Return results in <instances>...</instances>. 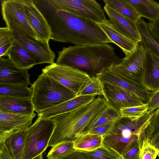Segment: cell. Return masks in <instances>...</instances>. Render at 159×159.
Wrapping results in <instances>:
<instances>
[{
    "label": "cell",
    "instance_id": "obj_1",
    "mask_svg": "<svg viewBox=\"0 0 159 159\" xmlns=\"http://www.w3.org/2000/svg\"><path fill=\"white\" fill-rule=\"evenodd\" d=\"M43 3L48 10L43 14L51 27V39L78 46L113 43L94 21Z\"/></svg>",
    "mask_w": 159,
    "mask_h": 159
},
{
    "label": "cell",
    "instance_id": "obj_2",
    "mask_svg": "<svg viewBox=\"0 0 159 159\" xmlns=\"http://www.w3.org/2000/svg\"><path fill=\"white\" fill-rule=\"evenodd\" d=\"M115 48L108 44L64 47L58 52L56 63L78 69L87 73L96 72L118 64L122 58L118 56Z\"/></svg>",
    "mask_w": 159,
    "mask_h": 159
},
{
    "label": "cell",
    "instance_id": "obj_3",
    "mask_svg": "<svg viewBox=\"0 0 159 159\" xmlns=\"http://www.w3.org/2000/svg\"><path fill=\"white\" fill-rule=\"evenodd\" d=\"M108 105L104 98L99 96L71 111L52 117L56 126L48 147H53L61 142L74 141Z\"/></svg>",
    "mask_w": 159,
    "mask_h": 159
},
{
    "label": "cell",
    "instance_id": "obj_4",
    "mask_svg": "<svg viewBox=\"0 0 159 159\" xmlns=\"http://www.w3.org/2000/svg\"><path fill=\"white\" fill-rule=\"evenodd\" d=\"M31 87V99L35 111L38 113L76 96L58 81L43 73Z\"/></svg>",
    "mask_w": 159,
    "mask_h": 159
},
{
    "label": "cell",
    "instance_id": "obj_5",
    "mask_svg": "<svg viewBox=\"0 0 159 159\" xmlns=\"http://www.w3.org/2000/svg\"><path fill=\"white\" fill-rule=\"evenodd\" d=\"M56 125L51 119L38 117L26 130L21 159H32L43 154L48 145Z\"/></svg>",
    "mask_w": 159,
    "mask_h": 159
},
{
    "label": "cell",
    "instance_id": "obj_6",
    "mask_svg": "<svg viewBox=\"0 0 159 159\" xmlns=\"http://www.w3.org/2000/svg\"><path fill=\"white\" fill-rule=\"evenodd\" d=\"M27 0H4L1 13L7 27L13 32L39 40L25 14ZM40 41V40H39Z\"/></svg>",
    "mask_w": 159,
    "mask_h": 159
},
{
    "label": "cell",
    "instance_id": "obj_7",
    "mask_svg": "<svg viewBox=\"0 0 159 159\" xmlns=\"http://www.w3.org/2000/svg\"><path fill=\"white\" fill-rule=\"evenodd\" d=\"M46 3L55 9L66 11L97 23L107 22L104 10L94 0H49Z\"/></svg>",
    "mask_w": 159,
    "mask_h": 159
},
{
    "label": "cell",
    "instance_id": "obj_8",
    "mask_svg": "<svg viewBox=\"0 0 159 159\" xmlns=\"http://www.w3.org/2000/svg\"><path fill=\"white\" fill-rule=\"evenodd\" d=\"M145 58V49L139 44L132 53L122 58L121 63L113 64L107 69L122 78L143 85Z\"/></svg>",
    "mask_w": 159,
    "mask_h": 159
},
{
    "label": "cell",
    "instance_id": "obj_9",
    "mask_svg": "<svg viewBox=\"0 0 159 159\" xmlns=\"http://www.w3.org/2000/svg\"><path fill=\"white\" fill-rule=\"evenodd\" d=\"M42 70V73L58 81L76 96L90 77L85 72L56 63L46 66Z\"/></svg>",
    "mask_w": 159,
    "mask_h": 159
},
{
    "label": "cell",
    "instance_id": "obj_10",
    "mask_svg": "<svg viewBox=\"0 0 159 159\" xmlns=\"http://www.w3.org/2000/svg\"><path fill=\"white\" fill-rule=\"evenodd\" d=\"M36 114L11 113L0 111V144L15 132L31 126Z\"/></svg>",
    "mask_w": 159,
    "mask_h": 159
},
{
    "label": "cell",
    "instance_id": "obj_11",
    "mask_svg": "<svg viewBox=\"0 0 159 159\" xmlns=\"http://www.w3.org/2000/svg\"><path fill=\"white\" fill-rule=\"evenodd\" d=\"M104 10L109 21L118 32L135 43H141L143 39L136 23L122 15L108 5L105 4Z\"/></svg>",
    "mask_w": 159,
    "mask_h": 159
},
{
    "label": "cell",
    "instance_id": "obj_12",
    "mask_svg": "<svg viewBox=\"0 0 159 159\" xmlns=\"http://www.w3.org/2000/svg\"><path fill=\"white\" fill-rule=\"evenodd\" d=\"M15 40L36 58L37 64L54 63L55 54L51 49L48 42H43L31 37L14 33Z\"/></svg>",
    "mask_w": 159,
    "mask_h": 159
},
{
    "label": "cell",
    "instance_id": "obj_13",
    "mask_svg": "<svg viewBox=\"0 0 159 159\" xmlns=\"http://www.w3.org/2000/svg\"><path fill=\"white\" fill-rule=\"evenodd\" d=\"M104 84L117 86L135 94L144 103L148 101L151 93L141 84L122 78L104 69L96 74Z\"/></svg>",
    "mask_w": 159,
    "mask_h": 159
},
{
    "label": "cell",
    "instance_id": "obj_14",
    "mask_svg": "<svg viewBox=\"0 0 159 159\" xmlns=\"http://www.w3.org/2000/svg\"><path fill=\"white\" fill-rule=\"evenodd\" d=\"M104 84L106 100L113 108L119 110L122 108L139 106L145 103L133 93L122 88Z\"/></svg>",
    "mask_w": 159,
    "mask_h": 159
},
{
    "label": "cell",
    "instance_id": "obj_15",
    "mask_svg": "<svg viewBox=\"0 0 159 159\" xmlns=\"http://www.w3.org/2000/svg\"><path fill=\"white\" fill-rule=\"evenodd\" d=\"M25 14L39 40L49 42L51 39V27L44 15L36 6L33 0H27Z\"/></svg>",
    "mask_w": 159,
    "mask_h": 159
},
{
    "label": "cell",
    "instance_id": "obj_16",
    "mask_svg": "<svg viewBox=\"0 0 159 159\" xmlns=\"http://www.w3.org/2000/svg\"><path fill=\"white\" fill-rule=\"evenodd\" d=\"M28 70L18 67L8 58L0 57V84L31 86Z\"/></svg>",
    "mask_w": 159,
    "mask_h": 159
},
{
    "label": "cell",
    "instance_id": "obj_17",
    "mask_svg": "<svg viewBox=\"0 0 159 159\" xmlns=\"http://www.w3.org/2000/svg\"><path fill=\"white\" fill-rule=\"evenodd\" d=\"M145 50L142 84L146 89L153 92L159 89V57L149 50Z\"/></svg>",
    "mask_w": 159,
    "mask_h": 159
},
{
    "label": "cell",
    "instance_id": "obj_18",
    "mask_svg": "<svg viewBox=\"0 0 159 159\" xmlns=\"http://www.w3.org/2000/svg\"><path fill=\"white\" fill-rule=\"evenodd\" d=\"M96 95L77 96L59 105L43 110L38 113V117L51 119L53 116L71 111L94 100Z\"/></svg>",
    "mask_w": 159,
    "mask_h": 159
},
{
    "label": "cell",
    "instance_id": "obj_19",
    "mask_svg": "<svg viewBox=\"0 0 159 159\" xmlns=\"http://www.w3.org/2000/svg\"><path fill=\"white\" fill-rule=\"evenodd\" d=\"M35 109L31 98L0 96V111L11 113L29 114Z\"/></svg>",
    "mask_w": 159,
    "mask_h": 159
},
{
    "label": "cell",
    "instance_id": "obj_20",
    "mask_svg": "<svg viewBox=\"0 0 159 159\" xmlns=\"http://www.w3.org/2000/svg\"><path fill=\"white\" fill-rule=\"evenodd\" d=\"M102 145L114 150L122 156L134 146L139 145L141 148L142 143L139 138L129 137L120 133L103 136Z\"/></svg>",
    "mask_w": 159,
    "mask_h": 159
},
{
    "label": "cell",
    "instance_id": "obj_21",
    "mask_svg": "<svg viewBox=\"0 0 159 159\" xmlns=\"http://www.w3.org/2000/svg\"><path fill=\"white\" fill-rule=\"evenodd\" d=\"M7 56L9 59L20 68L29 69L37 65L36 57L15 40Z\"/></svg>",
    "mask_w": 159,
    "mask_h": 159
},
{
    "label": "cell",
    "instance_id": "obj_22",
    "mask_svg": "<svg viewBox=\"0 0 159 159\" xmlns=\"http://www.w3.org/2000/svg\"><path fill=\"white\" fill-rule=\"evenodd\" d=\"M97 24L113 43L122 50L126 56L132 53L139 44L117 31L113 28L109 20L105 23Z\"/></svg>",
    "mask_w": 159,
    "mask_h": 159
},
{
    "label": "cell",
    "instance_id": "obj_23",
    "mask_svg": "<svg viewBox=\"0 0 159 159\" xmlns=\"http://www.w3.org/2000/svg\"><path fill=\"white\" fill-rule=\"evenodd\" d=\"M139 16L154 22L159 18V3L152 0H126Z\"/></svg>",
    "mask_w": 159,
    "mask_h": 159
},
{
    "label": "cell",
    "instance_id": "obj_24",
    "mask_svg": "<svg viewBox=\"0 0 159 159\" xmlns=\"http://www.w3.org/2000/svg\"><path fill=\"white\" fill-rule=\"evenodd\" d=\"M73 141L74 147L75 150L91 151L102 145L103 136L94 134L81 135L77 137Z\"/></svg>",
    "mask_w": 159,
    "mask_h": 159
},
{
    "label": "cell",
    "instance_id": "obj_25",
    "mask_svg": "<svg viewBox=\"0 0 159 159\" xmlns=\"http://www.w3.org/2000/svg\"><path fill=\"white\" fill-rule=\"evenodd\" d=\"M27 129H21L15 132L11 135L5 142L13 159H21Z\"/></svg>",
    "mask_w": 159,
    "mask_h": 159
},
{
    "label": "cell",
    "instance_id": "obj_26",
    "mask_svg": "<svg viewBox=\"0 0 159 159\" xmlns=\"http://www.w3.org/2000/svg\"><path fill=\"white\" fill-rule=\"evenodd\" d=\"M136 24L143 39L141 44L145 49L149 50L159 57V44L151 34L148 23L140 18L137 21Z\"/></svg>",
    "mask_w": 159,
    "mask_h": 159
},
{
    "label": "cell",
    "instance_id": "obj_27",
    "mask_svg": "<svg viewBox=\"0 0 159 159\" xmlns=\"http://www.w3.org/2000/svg\"><path fill=\"white\" fill-rule=\"evenodd\" d=\"M121 117L120 111L109 104L103 111L91 121L84 131L109 122L116 120Z\"/></svg>",
    "mask_w": 159,
    "mask_h": 159
},
{
    "label": "cell",
    "instance_id": "obj_28",
    "mask_svg": "<svg viewBox=\"0 0 159 159\" xmlns=\"http://www.w3.org/2000/svg\"><path fill=\"white\" fill-rule=\"evenodd\" d=\"M108 5L119 13L136 23L140 18L133 7L126 0H104Z\"/></svg>",
    "mask_w": 159,
    "mask_h": 159
},
{
    "label": "cell",
    "instance_id": "obj_29",
    "mask_svg": "<svg viewBox=\"0 0 159 159\" xmlns=\"http://www.w3.org/2000/svg\"><path fill=\"white\" fill-rule=\"evenodd\" d=\"M32 88L24 85L0 84V96L31 98Z\"/></svg>",
    "mask_w": 159,
    "mask_h": 159
},
{
    "label": "cell",
    "instance_id": "obj_30",
    "mask_svg": "<svg viewBox=\"0 0 159 159\" xmlns=\"http://www.w3.org/2000/svg\"><path fill=\"white\" fill-rule=\"evenodd\" d=\"M94 94L103 96L106 100L104 84L97 76L90 77L87 80L77 96Z\"/></svg>",
    "mask_w": 159,
    "mask_h": 159
},
{
    "label": "cell",
    "instance_id": "obj_31",
    "mask_svg": "<svg viewBox=\"0 0 159 159\" xmlns=\"http://www.w3.org/2000/svg\"><path fill=\"white\" fill-rule=\"evenodd\" d=\"M75 150L74 147L73 141H64L59 143L52 147L47 157L48 159H58Z\"/></svg>",
    "mask_w": 159,
    "mask_h": 159
},
{
    "label": "cell",
    "instance_id": "obj_32",
    "mask_svg": "<svg viewBox=\"0 0 159 159\" xmlns=\"http://www.w3.org/2000/svg\"><path fill=\"white\" fill-rule=\"evenodd\" d=\"M15 39L13 32L7 27L0 28V57L7 56Z\"/></svg>",
    "mask_w": 159,
    "mask_h": 159
},
{
    "label": "cell",
    "instance_id": "obj_33",
    "mask_svg": "<svg viewBox=\"0 0 159 159\" xmlns=\"http://www.w3.org/2000/svg\"><path fill=\"white\" fill-rule=\"evenodd\" d=\"M119 111L122 117L134 120L143 116L149 111L147 104L145 103L139 106L122 108Z\"/></svg>",
    "mask_w": 159,
    "mask_h": 159
},
{
    "label": "cell",
    "instance_id": "obj_34",
    "mask_svg": "<svg viewBox=\"0 0 159 159\" xmlns=\"http://www.w3.org/2000/svg\"><path fill=\"white\" fill-rule=\"evenodd\" d=\"M159 133V107L152 112L149 123L143 134V140L149 141Z\"/></svg>",
    "mask_w": 159,
    "mask_h": 159
},
{
    "label": "cell",
    "instance_id": "obj_35",
    "mask_svg": "<svg viewBox=\"0 0 159 159\" xmlns=\"http://www.w3.org/2000/svg\"><path fill=\"white\" fill-rule=\"evenodd\" d=\"M86 152L95 159H122L116 152L103 145L95 150Z\"/></svg>",
    "mask_w": 159,
    "mask_h": 159
},
{
    "label": "cell",
    "instance_id": "obj_36",
    "mask_svg": "<svg viewBox=\"0 0 159 159\" xmlns=\"http://www.w3.org/2000/svg\"><path fill=\"white\" fill-rule=\"evenodd\" d=\"M158 150L148 140L143 141L140 154V159H156Z\"/></svg>",
    "mask_w": 159,
    "mask_h": 159
},
{
    "label": "cell",
    "instance_id": "obj_37",
    "mask_svg": "<svg viewBox=\"0 0 159 159\" xmlns=\"http://www.w3.org/2000/svg\"><path fill=\"white\" fill-rule=\"evenodd\" d=\"M116 121L110 122L84 131L79 136L87 134H94L102 135L103 136L107 135L111 129Z\"/></svg>",
    "mask_w": 159,
    "mask_h": 159
},
{
    "label": "cell",
    "instance_id": "obj_38",
    "mask_svg": "<svg viewBox=\"0 0 159 159\" xmlns=\"http://www.w3.org/2000/svg\"><path fill=\"white\" fill-rule=\"evenodd\" d=\"M146 103L148 111L150 112H153L159 107V89L151 93L149 99Z\"/></svg>",
    "mask_w": 159,
    "mask_h": 159
},
{
    "label": "cell",
    "instance_id": "obj_39",
    "mask_svg": "<svg viewBox=\"0 0 159 159\" xmlns=\"http://www.w3.org/2000/svg\"><path fill=\"white\" fill-rule=\"evenodd\" d=\"M58 159H95L86 152L75 150Z\"/></svg>",
    "mask_w": 159,
    "mask_h": 159
},
{
    "label": "cell",
    "instance_id": "obj_40",
    "mask_svg": "<svg viewBox=\"0 0 159 159\" xmlns=\"http://www.w3.org/2000/svg\"><path fill=\"white\" fill-rule=\"evenodd\" d=\"M141 148V147L139 145L133 147L121 156L122 159H140Z\"/></svg>",
    "mask_w": 159,
    "mask_h": 159
},
{
    "label": "cell",
    "instance_id": "obj_41",
    "mask_svg": "<svg viewBox=\"0 0 159 159\" xmlns=\"http://www.w3.org/2000/svg\"><path fill=\"white\" fill-rule=\"evenodd\" d=\"M148 23L151 34L159 44V18L154 22Z\"/></svg>",
    "mask_w": 159,
    "mask_h": 159
},
{
    "label": "cell",
    "instance_id": "obj_42",
    "mask_svg": "<svg viewBox=\"0 0 159 159\" xmlns=\"http://www.w3.org/2000/svg\"><path fill=\"white\" fill-rule=\"evenodd\" d=\"M0 159H13L4 142L0 144Z\"/></svg>",
    "mask_w": 159,
    "mask_h": 159
},
{
    "label": "cell",
    "instance_id": "obj_43",
    "mask_svg": "<svg viewBox=\"0 0 159 159\" xmlns=\"http://www.w3.org/2000/svg\"><path fill=\"white\" fill-rule=\"evenodd\" d=\"M148 142L157 150L159 149V133L149 140Z\"/></svg>",
    "mask_w": 159,
    "mask_h": 159
},
{
    "label": "cell",
    "instance_id": "obj_44",
    "mask_svg": "<svg viewBox=\"0 0 159 159\" xmlns=\"http://www.w3.org/2000/svg\"><path fill=\"white\" fill-rule=\"evenodd\" d=\"M32 159H44L43 157V154L39 155L34 157Z\"/></svg>",
    "mask_w": 159,
    "mask_h": 159
},
{
    "label": "cell",
    "instance_id": "obj_45",
    "mask_svg": "<svg viewBox=\"0 0 159 159\" xmlns=\"http://www.w3.org/2000/svg\"><path fill=\"white\" fill-rule=\"evenodd\" d=\"M158 153H157V156H158L159 158V149L158 150Z\"/></svg>",
    "mask_w": 159,
    "mask_h": 159
}]
</instances>
